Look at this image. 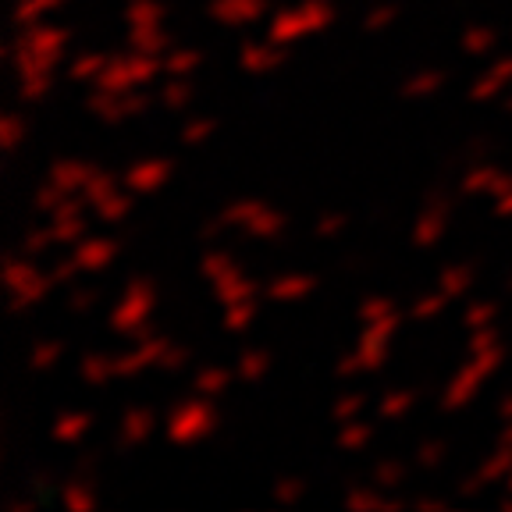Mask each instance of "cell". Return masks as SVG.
<instances>
[{"instance_id": "22", "label": "cell", "mask_w": 512, "mask_h": 512, "mask_svg": "<svg viewBox=\"0 0 512 512\" xmlns=\"http://www.w3.org/2000/svg\"><path fill=\"white\" fill-rule=\"evenodd\" d=\"M128 207H132V200H128L125 192H118L114 189L111 196H107V200H100L96 203V217H100V221H121V217L128 214Z\"/></svg>"}, {"instance_id": "21", "label": "cell", "mask_w": 512, "mask_h": 512, "mask_svg": "<svg viewBox=\"0 0 512 512\" xmlns=\"http://www.w3.org/2000/svg\"><path fill=\"white\" fill-rule=\"evenodd\" d=\"M86 427H89L86 413H64V416H57L54 438L57 441H75V438H82V434H86Z\"/></svg>"}, {"instance_id": "27", "label": "cell", "mask_w": 512, "mask_h": 512, "mask_svg": "<svg viewBox=\"0 0 512 512\" xmlns=\"http://www.w3.org/2000/svg\"><path fill=\"white\" fill-rule=\"evenodd\" d=\"M491 43H495V29H488V25H473V29L463 32V50H466V54H484Z\"/></svg>"}, {"instance_id": "16", "label": "cell", "mask_w": 512, "mask_h": 512, "mask_svg": "<svg viewBox=\"0 0 512 512\" xmlns=\"http://www.w3.org/2000/svg\"><path fill=\"white\" fill-rule=\"evenodd\" d=\"M50 232H54L57 242H82L86 239V217L82 214H61V217H54Z\"/></svg>"}, {"instance_id": "49", "label": "cell", "mask_w": 512, "mask_h": 512, "mask_svg": "<svg viewBox=\"0 0 512 512\" xmlns=\"http://www.w3.org/2000/svg\"><path fill=\"white\" fill-rule=\"evenodd\" d=\"M93 292H86V288H75V292H72V296H68V310H72V313H86L89 310V306H93Z\"/></svg>"}, {"instance_id": "51", "label": "cell", "mask_w": 512, "mask_h": 512, "mask_svg": "<svg viewBox=\"0 0 512 512\" xmlns=\"http://www.w3.org/2000/svg\"><path fill=\"white\" fill-rule=\"evenodd\" d=\"M488 72H491V75H498V79H502V82H509V79H512V54L498 57V61L491 64Z\"/></svg>"}, {"instance_id": "15", "label": "cell", "mask_w": 512, "mask_h": 512, "mask_svg": "<svg viewBox=\"0 0 512 512\" xmlns=\"http://www.w3.org/2000/svg\"><path fill=\"white\" fill-rule=\"evenodd\" d=\"M281 228H285V214H278V210H271L264 203V207H260V214H256L253 221H249L246 232L256 235V239H274V235H278Z\"/></svg>"}, {"instance_id": "1", "label": "cell", "mask_w": 512, "mask_h": 512, "mask_svg": "<svg viewBox=\"0 0 512 512\" xmlns=\"http://www.w3.org/2000/svg\"><path fill=\"white\" fill-rule=\"evenodd\" d=\"M207 399H185L168 413V434L175 445H192V441L203 438V434L217 424L214 406H210Z\"/></svg>"}, {"instance_id": "7", "label": "cell", "mask_w": 512, "mask_h": 512, "mask_svg": "<svg viewBox=\"0 0 512 512\" xmlns=\"http://www.w3.org/2000/svg\"><path fill=\"white\" fill-rule=\"evenodd\" d=\"M285 50H281V43H271V47H260V43H246L239 54V64L246 68V72L260 75V72H271V68H278V64H285Z\"/></svg>"}, {"instance_id": "8", "label": "cell", "mask_w": 512, "mask_h": 512, "mask_svg": "<svg viewBox=\"0 0 512 512\" xmlns=\"http://www.w3.org/2000/svg\"><path fill=\"white\" fill-rule=\"evenodd\" d=\"M303 32H313L310 22H306V11L303 8H288L271 22V29H267V40L285 47L288 40H296V36H303Z\"/></svg>"}, {"instance_id": "33", "label": "cell", "mask_w": 512, "mask_h": 512, "mask_svg": "<svg viewBox=\"0 0 512 512\" xmlns=\"http://www.w3.org/2000/svg\"><path fill=\"white\" fill-rule=\"evenodd\" d=\"M228 271H235L232 256H228V253H207V260H203V278H207V281H221Z\"/></svg>"}, {"instance_id": "44", "label": "cell", "mask_w": 512, "mask_h": 512, "mask_svg": "<svg viewBox=\"0 0 512 512\" xmlns=\"http://www.w3.org/2000/svg\"><path fill=\"white\" fill-rule=\"evenodd\" d=\"M388 313H395V306L388 303V299H367V303L360 306V317L367 320V324H374V320L388 317Z\"/></svg>"}, {"instance_id": "37", "label": "cell", "mask_w": 512, "mask_h": 512, "mask_svg": "<svg viewBox=\"0 0 512 512\" xmlns=\"http://www.w3.org/2000/svg\"><path fill=\"white\" fill-rule=\"evenodd\" d=\"M409 406H413V392H392V395H384L381 416L384 420H395V416H402Z\"/></svg>"}, {"instance_id": "11", "label": "cell", "mask_w": 512, "mask_h": 512, "mask_svg": "<svg viewBox=\"0 0 512 512\" xmlns=\"http://www.w3.org/2000/svg\"><path fill=\"white\" fill-rule=\"evenodd\" d=\"M79 370H82V377H86V384H96V388L107 384L114 374H118V370H114V360L111 356H104V352H86L82 363H79Z\"/></svg>"}, {"instance_id": "52", "label": "cell", "mask_w": 512, "mask_h": 512, "mask_svg": "<svg viewBox=\"0 0 512 512\" xmlns=\"http://www.w3.org/2000/svg\"><path fill=\"white\" fill-rule=\"evenodd\" d=\"M495 214L498 217H509L512 214V192H509V196H502V200H495Z\"/></svg>"}, {"instance_id": "5", "label": "cell", "mask_w": 512, "mask_h": 512, "mask_svg": "<svg viewBox=\"0 0 512 512\" xmlns=\"http://www.w3.org/2000/svg\"><path fill=\"white\" fill-rule=\"evenodd\" d=\"M150 427H153V413L143 406H128L121 413V438H118V452H128V448L143 445L150 438Z\"/></svg>"}, {"instance_id": "56", "label": "cell", "mask_w": 512, "mask_h": 512, "mask_svg": "<svg viewBox=\"0 0 512 512\" xmlns=\"http://www.w3.org/2000/svg\"><path fill=\"white\" fill-rule=\"evenodd\" d=\"M505 111H509V114H512V96H509V100H505Z\"/></svg>"}, {"instance_id": "6", "label": "cell", "mask_w": 512, "mask_h": 512, "mask_svg": "<svg viewBox=\"0 0 512 512\" xmlns=\"http://www.w3.org/2000/svg\"><path fill=\"white\" fill-rule=\"evenodd\" d=\"M118 253V242L104 239V235H86V239L75 246V260L82 264V271H104L107 264Z\"/></svg>"}, {"instance_id": "43", "label": "cell", "mask_w": 512, "mask_h": 512, "mask_svg": "<svg viewBox=\"0 0 512 512\" xmlns=\"http://www.w3.org/2000/svg\"><path fill=\"white\" fill-rule=\"evenodd\" d=\"M57 356H61V345H57V342H40V345H36V352H32V367L47 370Z\"/></svg>"}, {"instance_id": "41", "label": "cell", "mask_w": 512, "mask_h": 512, "mask_svg": "<svg viewBox=\"0 0 512 512\" xmlns=\"http://www.w3.org/2000/svg\"><path fill=\"white\" fill-rule=\"evenodd\" d=\"M445 303H448V296H445V292H434V296L416 299V306H413V317H416V320H427V317H434V313H438Z\"/></svg>"}, {"instance_id": "30", "label": "cell", "mask_w": 512, "mask_h": 512, "mask_svg": "<svg viewBox=\"0 0 512 512\" xmlns=\"http://www.w3.org/2000/svg\"><path fill=\"white\" fill-rule=\"evenodd\" d=\"M107 61H111V57H104V54L79 57V61L72 64V79H75V82H82V79H96V75H100V72H104V68H107Z\"/></svg>"}, {"instance_id": "40", "label": "cell", "mask_w": 512, "mask_h": 512, "mask_svg": "<svg viewBox=\"0 0 512 512\" xmlns=\"http://www.w3.org/2000/svg\"><path fill=\"white\" fill-rule=\"evenodd\" d=\"M185 363H189V349H185V345H168V349H164V356H160V363H157V370H182Z\"/></svg>"}, {"instance_id": "18", "label": "cell", "mask_w": 512, "mask_h": 512, "mask_svg": "<svg viewBox=\"0 0 512 512\" xmlns=\"http://www.w3.org/2000/svg\"><path fill=\"white\" fill-rule=\"evenodd\" d=\"M192 100V82H185L182 75H168V86L160 89V104L171 107V111H182Z\"/></svg>"}, {"instance_id": "19", "label": "cell", "mask_w": 512, "mask_h": 512, "mask_svg": "<svg viewBox=\"0 0 512 512\" xmlns=\"http://www.w3.org/2000/svg\"><path fill=\"white\" fill-rule=\"evenodd\" d=\"M267 367H271V356L264 349H246L239 356V377L242 381H256V377H264Z\"/></svg>"}, {"instance_id": "53", "label": "cell", "mask_w": 512, "mask_h": 512, "mask_svg": "<svg viewBox=\"0 0 512 512\" xmlns=\"http://www.w3.org/2000/svg\"><path fill=\"white\" fill-rule=\"evenodd\" d=\"M498 413H502L505 420H512V395H505V399H502V406H498Z\"/></svg>"}, {"instance_id": "39", "label": "cell", "mask_w": 512, "mask_h": 512, "mask_svg": "<svg viewBox=\"0 0 512 512\" xmlns=\"http://www.w3.org/2000/svg\"><path fill=\"white\" fill-rule=\"evenodd\" d=\"M345 505H349V509H381L384 495H377V491L356 488V491H349V495H345Z\"/></svg>"}, {"instance_id": "50", "label": "cell", "mask_w": 512, "mask_h": 512, "mask_svg": "<svg viewBox=\"0 0 512 512\" xmlns=\"http://www.w3.org/2000/svg\"><path fill=\"white\" fill-rule=\"evenodd\" d=\"M18 132H22V121H18V114H8V118H4V136H0V143L11 150V146L18 143Z\"/></svg>"}, {"instance_id": "42", "label": "cell", "mask_w": 512, "mask_h": 512, "mask_svg": "<svg viewBox=\"0 0 512 512\" xmlns=\"http://www.w3.org/2000/svg\"><path fill=\"white\" fill-rule=\"evenodd\" d=\"M502 86H505V82L498 79V75H491V72H488V75H480V79L473 82V86H470V96H473V100H488V96H495Z\"/></svg>"}, {"instance_id": "34", "label": "cell", "mask_w": 512, "mask_h": 512, "mask_svg": "<svg viewBox=\"0 0 512 512\" xmlns=\"http://www.w3.org/2000/svg\"><path fill=\"white\" fill-rule=\"evenodd\" d=\"M214 125H217V118H196V121H189V125L182 128V143L185 146H196V143H203V139L214 132Z\"/></svg>"}, {"instance_id": "32", "label": "cell", "mask_w": 512, "mask_h": 512, "mask_svg": "<svg viewBox=\"0 0 512 512\" xmlns=\"http://www.w3.org/2000/svg\"><path fill=\"white\" fill-rule=\"evenodd\" d=\"M445 441L441 438H434V441H424V445L416 448V466H420V470H431V466H438L441 459H445Z\"/></svg>"}, {"instance_id": "38", "label": "cell", "mask_w": 512, "mask_h": 512, "mask_svg": "<svg viewBox=\"0 0 512 512\" xmlns=\"http://www.w3.org/2000/svg\"><path fill=\"white\" fill-rule=\"evenodd\" d=\"M306 491V484L299 477H281L278 484H274V502H299V495Z\"/></svg>"}, {"instance_id": "29", "label": "cell", "mask_w": 512, "mask_h": 512, "mask_svg": "<svg viewBox=\"0 0 512 512\" xmlns=\"http://www.w3.org/2000/svg\"><path fill=\"white\" fill-rule=\"evenodd\" d=\"M495 175H498V168H470L459 189H463L466 196H473V192H488L491 182H495Z\"/></svg>"}, {"instance_id": "14", "label": "cell", "mask_w": 512, "mask_h": 512, "mask_svg": "<svg viewBox=\"0 0 512 512\" xmlns=\"http://www.w3.org/2000/svg\"><path fill=\"white\" fill-rule=\"evenodd\" d=\"M160 18H164V4L160 0H128V25H160Z\"/></svg>"}, {"instance_id": "48", "label": "cell", "mask_w": 512, "mask_h": 512, "mask_svg": "<svg viewBox=\"0 0 512 512\" xmlns=\"http://www.w3.org/2000/svg\"><path fill=\"white\" fill-rule=\"evenodd\" d=\"M495 342H498V331L491 328V324H488V328H477V331H473V338H470V352H484V349H491Z\"/></svg>"}, {"instance_id": "47", "label": "cell", "mask_w": 512, "mask_h": 512, "mask_svg": "<svg viewBox=\"0 0 512 512\" xmlns=\"http://www.w3.org/2000/svg\"><path fill=\"white\" fill-rule=\"evenodd\" d=\"M395 15H399V8H395V4H384V8L370 11V15L363 18V25H367V29H384V25L392 22Z\"/></svg>"}, {"instance_id": "3", "label": "cell", "mask_w": 512, "mask_h": 512, "mask_svg": "<svg viewBox=\"0 0 512 512\" xmlns=\"http://www.w3.org/2000/svg\"><path fill=\"white\" fill-rule=\"evenodd\" d=\"M171 178V160H143L125 171V185L132 192H157Z\"/></svg>"}, {"instance_id": "57", "label": "cell", "mask_w": 512, "mask_h": 512, "mask_svg": "<svg viewBox=\"0 0 512 512\" xmlns=\"http://www.w3.org/2000/svg\"><path fill=\"white\" fill-rule=\"evenodd\" d=\"M505 480H509V488H512V473H509V477H505Z\"/></svg>"}, {"instance_id": "24", "label": "cell", "mask_w": 512, "mask_h": 512, "mask_svg": "<svg viewBox=\"0 0 512 512\" xmlns=\"http://www.w3.org/2000/svg\"><path fill=\"white\" fill-rule=\"evenodd\" d=\"M441 82H445V75L441 72H420L402 86V96H406V100H413V96H427V93H434Z\"/></svg>"}, {"instance_id": "9", "label": "cell", "mask_w": 512, "mask_h": 512, "mask_svg": "<svg viewBox=\"0 0 512 512\" xmlns=\"http://www.w3.org/2000/svg\"><path fill=\"white\" fill-rule=\"evenodd\" d=\"M89 175H93V168H86V164H79V160H57L54 171H50V182H54L57 189L68 192V196H75V192L86 189Z\"/></svg>"}, {"instance_id": "20", "label": "cell", "mask_w": 512, "mask_h": 512, "mask_svg": "<svg viewBox=\"0 0 512 512\" xmlns=\"http://www.w3.org/2000/svg\"><path fill=\"white\" fill-rule=\"evenodd\" d=\"M402 477H406V466H402L399 459H381V463L374 466V484L381 491H395L402 484Z\"/></svg>"}, {"instance_id": "12", "label": "cell", "mask_w": 512, "mask_h": 512, "mask_svg": "<svg viewBox=\"0 0 512 512\" xmlns=\"http://www.w3.org/2000/svg\"><path fill=\"white\" fill-rule=\"evenodd\" d=\"M441 292H445L448 299H456V296H466L473 285V267L470 264H456V267H445L438 278Z\"/></svg>"}, {"instance_id": "17", "label": "cell", "mask_w": 512, "mask_h": 512, "mask_svg": "<svg viewBox=\"0 0 512 512\" xmlns=\"http://www.w3.org/2000/svg\"><path fill=\"white\" fill-rule=\"evenodd\" d=\"M61 502L68 505L72 512L93 509V480H72V484H64Z\"/></svg>"}, {"instance_id": "26", "label": "cell", "mask_w": 512, "mask_h": 512, "mask_svg": "<svg viewBox=\"0 0 512 512\" xmlns=\"http://www.w3.org/2000/svg\"><path fill=\"white\" fill-rule=\"evenodd\" d=\"M200 64V54L196 50H175V54H164V72L168 75H189L192 68Z\"/></svg>"}, {"instance_id": "28", "label": "cell", "mask_w": 512, "mask_h": 512, "mask_svg": "<svg viewBox=\"0 0 512 512\" xmlns=\"http://www.w3.org/2000/svg\"><path fill=\"white\" fill-rule=\"evenodd\" d=\"M253 313H256V303L253 299H242V303H232L228 306V313H224V328L228 331H242L253 320Z\"/></svg>"}, {"instance_id": "25", "label": "cell", "mask_w": 512, "mask_h": 512, "mask_svg": "<svg viewBox=\"0 0 512 512\" xmlns=\"http://www.w3.org/2000/svg\"><path fill=\"white\" fill-rule=\"evenodd\" d=\"M224 384H228V370H221V367H207L196 374V392L210 395V399L224 392Z\"/></svg>"}, {"instance_id": "2", "label": "cell", "mask_w": 512, "mask_h": 512, "mask_svg": "<svg viewBox=\"0 0 512 512\" xmlns=\"http://www.w3.org/2000/svg\"><path fill=\"white\" fill-rule=\"evenodd\" d=\"M150 303H153L150 281H132V285H128V292H125V299H121V303L114 306V313H111L114 331H121V335L136 331L139 324L146 320V310H150Z\"/></svg>"}, {"instance_id": "4", "label": "cell", "mask_w": 512, "mask_h": 512, "mask_svg": "<svg viewBox=\"0 0 512 512\" xmlns=\"http://www.w3.org/2000/svg\"><path fill=\"white\" fill-rule=\"evenodd\" d=\"M210 18L224 22L228 29H239L249 25L260 11H264V0H210Z\"/></svg>"}, {"instance_id": "13", "label": "cell", "mask_w": 512, "mask_h": 512, "mask_svg": "<svg viewBox=\"0 0 512 512\" xmlns=\"http://www.w3.org/2000/svg\"><path fill=\"white\" fill-rule=\"evenodd\" d=\"M445 232V214H434V210H424L413 224V242L416 246H431V242L441 239Z\"/></svg>"}, {"instance_id": "35", "label": "cell", "mask_w": 512, "mask_h": 512, "mask_svg": "<svg viewBox=\"0 0 512 512\" xmlns=\"http://www.w3.org/2000/svg\"><path fill=\"white\" fill-rule=\"evenodd\" d=\"M370 441V427L367 424H345L342 434H338V445L349 448V452H356V448H363Z\"/></svg>"}, {"instance_id": "10", "label": "cell", "mask_w": 512, "mask_h": 512, "mask_svg": "<svg viewBox=\"0 0 512 512\" xmlns=\"http://www.w3.org/2000/svg\"><path fill=\"white\" fill-rule=\"evenodd\" d=\"M313 285H317V281H313L310 274H288V278H274L271 285H267V296L278 299V303H288V299L310 296Z\"/></svg>"}, {"instance_id": "36", "label": "cell", "mask_w": 512, "mask_h": 512, "mask_svg": "<svg viewBox=\"0 0 512 512\" xmlns=\"http://www.w3.org/2000/svg\"><path fill=\"white\" fill-rule=\"evenodd\" d=\"M495 313H498V306L495 303H473L470 306V310H466V328H473V331H477V328H488V324H491V320H495Z\"/></svg>"}, {"instance_id": "31", "label": "cell", "mask_w": 512, "mask_h": 512, "mask_svg": "<svg viewBox=\"0 0 512 512\" xmlns=\"http://www.w3.org/2000/svg\"><path fill=\"white\" fill-rule=\"evenodd\" d=\"M118 100H121V118H136V114H146V111H150V104H153L150 93H136V89L121 93Z\"/></svg>"}, {"instance_id": "23", "label": "cell", "mask_w": 512, "mask_h": 512, "mask_svg": "<svg viewBox=\"0 0 512 512\" xmlns=\"http://www.w3.org/2000/svg\"><path fill=\"white\" fill-rule=\"evenodd\" d=\"M509 473H512V448H509V445H502V448L495 452V456L488 459V463L480 466V477L488 480V484H491V480L509 477Z\"/></svg>"}, {"instance_id": "55", "label": "cell", "mask_w": 512, "mask_h": 512, "mask_svg": "<svg viewBox=\"0 0 512 512\" xmlns=\"http://www.w3.org/2000/svg\"><path fill=\"white\" fill-rule=\"evenodd\" d=\"M502 288H505V292H512V274H505V285Z\"/></svg>"}, {"instance_id": "46", "label": "cell", "mask_w": 512, "mask_h": 512, "mask_svg": "<svg viewBox=\"0 0 512 512\" xmlns=\"http://www.w3.org/2000/svg\"><path fill=\"white\" fill-rule=\"evenodd\" d=\"M363 402H367L363 395H345L342 402H335V420H352L363 409Z\"/></svg>"}, {"instance_id": "45", "label": "cell", "mask_w": 512, "mask_h": 512, "mask_svg": "<svg viewBox=\"0 0 512 512\" xmlns=\"http://www.w3.org/2000/svg\"><path fill=\"white\" fill-rule=\"evenodd\" d=\"M342 228H345V217L342 214H324L317 221V228H313V232H317L320 239H335V235L342 232Z\"/></svg>"}, {"instance_id": "54", "label": "cell", "mask_w": 512, "mask_h": 512, "mask_svg": "<svg viewBox=\"0 0 512 512\" xmlns=\"http://www.w3.org/2000/svg\"><path fill=\"white\" fill-rule=\"evenodd\" d=\"M498 445H509L512 448V420H509V427H502V434H498Z\"/></svg>"}]
</instances>
